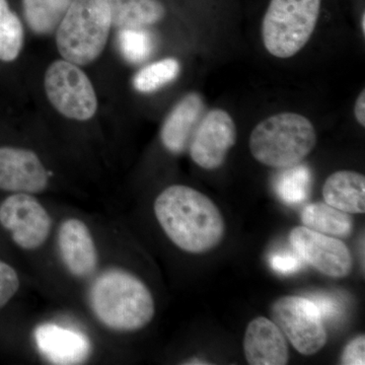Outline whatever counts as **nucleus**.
<instances>
[{
    "label": "nucleus",
    "instance_id": "nucleus-29",
    "mask_svg": "<svg viewBox=\"0 0 365 365\" xmlns=\"http://www.w3.org/2000/svg\"><path fill=\"white\" fill-rule=\"evenodd\" d=\"M361 21H362V32H364V34H365V14H362Z\"/></svg>",
    "mask_w": 365,
    "mask_h": 365
},
{
    "label": "nucleus",
    "instance_id": "nucleus-20",
    "mask_svg": "<svg viewBox=\"0 0 365 365\" xmlns=\"http://www.w3.org/2000/svg\"><path fill=\"white\" fill-rule=\"evenodd\" d=\"M25 45V28L7 0H0V62L13 63Z\"/></svg>",
    "mask_w": 365,
    "mask_h": 365
},
{
    "label": "nucleus",
    "instance_id": "nucleus-13",
    "mask_svg": "<svg viewBox=\"0 0 365 365\" xmlns=\"http://www.w3.org/2000/svg\"><path fill=\"white\" fill-rule=\"evenodd\" d=\"M244 350L251 365H284L289 360L285 336L273 321L264 317L254 319L247 327Z\"/></svg>",
    "mask_w": 365,
    "mask_h": 365
},
{
    "label": "nucleus",
    "instance_id": "nucleus-26",
    "mask_svg": "<svg viewBox=\"0 0 365 365\" xmlns=\"http://www.w3.org/2000/svg\"><path fill=\"white\" fill-rule=\"evenodd\" d=\"M270 266L276 273L289 275V274L299 272L304 266V260L294 250V251H278L271 255Z\"/></svg>",
    "mask_w": 365,
    "mask_h": 365
},
{
    "label": "nucleus",
    "instance_id": "nucleus-25",
    "mask_svg": "<svg viewBox=\"0 0 365 365\" xmlns=\"http://www.w3.org/2000/svg\"><path fill=\"white\" fill-rule=\"evenodd\" d=\"M20 288L18 273L6 262L0 261V309L6 306Z\"/></svg>",
    "mask_w": 365,
    "mask_h": 365
},
{
    "label": "nucleus",
    "instance_id": "nucleus-6",
    "mask_svg": "<svg viewBox=\"0 0 365 365\" xmlns=\"http://www.w3.org/2000/svg\"><path fill=\"white\" fill-rule=\"evenodd\" d=\"M44 88L50 104L67 119L88 121L98 111L97 93L91 79L81 66L66 59L48 67Z\"/></svg>",
    "mask_w": 365,
    "mask_h": 365
},
{
    "label": "nucleus",
    "instance_id": "nucleus-11",
    "mask_svg": "<svg viewBox=\"0 0 365 365\" xmlns=\"http://www.w3.org/2000/svg\"><path fill=\"white\" fill-rule=\"evenodd\" d=\"M49 175L37 153L26 148L0 146V189L11 193H42Z\"/></svg>",
    "mask_w": 365,
    "mask_h": 365
},
{
    "label": "nucleus",
    "instance_id": "nucleus-27",
    "mask_svg": "<svg viewBox=\"0 0 365 365\" xmlns=\"http://www.w3.org/2000/svg\"><path fill=\"white\" fill-rule=\"evenodd\" d=\"M365 338L359 336L350 341L346 346L341 356V364L364 365L365 364Z\"/></svg>",
    "mask_w": 365,
    "mask_h": 365
},
{
    "label": "nucleus",
    "instance_id": "nucleus-2",
    "mask_svg": "<svg viewBox=\"0 0 365 365\" xmlns=\"http://www.w3.org/2000/svg\"><path fill=\"white\" fill-rule=\"evenodd\" d=\"M96 318L111 330L134 332L150 323L155 300L148 287L134 274L109 269L98 276L88 294Z\"/></svg>",
    "mask_w": 365,
    "mask_h": 365
},
{
    "label": "nucleus",
    "instance_id": "nucleus-16",
    "mask_svg": "<svg viewBox=\"0 0 365 365\" xmlns=\"http://www.w3.org/2000/svg\"><path fill=\"white\" fill-rule=\"evenodd\" d=\"M326 203L349 215L365 212V178L353 170H339L326 180L323 187Z\"/></svg>",
    "mask_w": 365,
    "mask_h": 365
},
{
    "label": "nucleus",
    "instance_id": "nucleus-12",
    "mask_svg": "<svg viewBox=\"0 0 365 365\" xmlns=\"http://www.w3.org/2000/svg\"><path fill=\"white\" fill-rule=\"evenodd\" d=\"M60 258L74 277H90L97 270L98 254L90 228L78 218L62 222L58 232Z\"/></svg>",
    "mask_w": 365,
    "mask_h": 365
},
{
    "label": "nucleus",
    "instance_id": "nucleus-7",
    "mask_svg": "<svg viewBox=\"0 0 365 365\" xmlns=\"http://www.w3.org/2000/svg\"><path fill=\"white\" fill-rule=\"evenodd\" d=\"M271 314L274 323L300 354H316L328 342L323 319L307 297H280L274 302Z\"/></svg>",
    "mask_w": 365,
    "mask_h": 365
},
{
    "label": "nucleus",
    "instance_id": "nucleus-28",
    "mask_svg": "<svg viewBox=\"0 0 365 365\" xmlns=\"http://www.w3.org/2000/svg\"><path fill=\"white\" fill-rule=\"evenodd\" d=\"M355 117L362 127L365 126V91H361L354 105Z\"/></svg>",
    "mask_w": 365,
    "mask_h": 365
},
{
    "label": "nucleus",
    "instance_id": "nucleus-22",
    "mask_svg": "<svg viewBox=\"0 0 365 365\" xmlns=\"http://www.w3.org/2000/svg\"><path fill=\"white\" fill-rule=\"evenodd\" d=\"M181 71L180 62L175 58H165L148 64L137 72L133 86L141 93H155L173 83Z\"/></svg>",
    "mask_w": 365,
    "mask_h": 365
},
{
    "label": "nucleus",
    "instance_id": "nucleus-19",
    "mask_svg": "<svg viewBox=\"0 0 365 365\" xmlns=\"http://www.w3.org/2000/svg\"><path fill=\"white\" fill-rule=\"evenodd\" d=\"M74 0H21L26 25L33 33L47 36L56 31Z\"/></svg>",
    "mask_w": 365,
    "mask_h": 365
},
{
    "label": "nucleus",
    "instance_id": "nucleus-17",
    "mask_svg": "<svg viewBox=\"0 0 365 365\" xmlns=\"http://www.w3.org/2000/svg\"><path fill=\"white\" fill-rule=\"evenodd\" d=\"M112 28L141 29L155 25L165 16L160 0H107Z\"/></svg>",
    "mask_w": 365,
    "mask_h": 365
},
{
    "label": "nucleus",
    "instance_id": "nucleus-24",
    "mask_svg": "<svg viewBox=\"0 0 365 365\" xmlns=\"http://www.w3.org/2000/svg\"><path fill=\"white\" fill-rule=\"evenodd\" d=\"M307 299L314 302L323 321L337 323L344 317L345 306L337 295L317 292L309 295Z\"/></svg>",
    "mask_w": 365,
    "mask_h": 365
},
{
    "label": "nucleus",
    "instance_id": "nucleus-8",
    "mask_svg": "<svg viewBox=\"0 0 365 365\" xmlns=\"http://www.w3.org/2000/svg\"><path fill=\"white\" fill-rule=\"evenodd\" d=\"M0 225L11 232L16 246L33 251L47 241L52 220L32 194L14 193L0 204Z\"/></svg>",
    "mask_w": 365,
    "mask_h": 365
},
{
    "label": "nucleus",
    "instance_id": "nucleus-18",
    "mask_svg": "<svg viewBox=\"0 0 365 365\" xmlns=\"http://www.w3.org/2000/svg\"><path fill=\"white\" fill-rule=\"evenodd\" d=\"M302 222L304 227L331 237H348L354 227L349 213L323 202L307 205L302 212Z\"/></svg>",
    "mask_w": 365,
    "mask_h": 365
},
{
    "label": "nucleus",
    "instance_id": "nucleus-9",
    "mask_svg": "<svg viewBox=\"0 0 365 365\" xmlns=\"http://www.w3.org/2000/svg\"><path fill=\"white\" fill-rule=\"evenodd\" d=\"M235 143L237 127L234 119L225 110H211L204 115L192 136L190 155L202 169H218Z\"/></svg>",
    "mask_w": 365,
    "mask_h": 365
},
{
    "label": "nucleus",
    "instance_id": "nucleus-5",
    "mask_svg": "<svg viewBox=\"0 0 365 365\" xmlns=\"http://www.w3.org/2000/svg\"><path fill=\"white\" fill-rule=\"evenodd\" d=\"M321 0H271L262 23V39L277 58H290L311 39Z\"/></svg>",
    "mask_w": 365,
    "mask_h": 365
},
{
    "label": "nucleus",
    "instance_id": "nucleus-14",
    "mask_svg": "<svg viewBox=\"0 0 365 365\" xmlns=\"http://www.w3.org/2000/svg\"><path fill=\"white\" fill-rule=\"evenodd\" d=\"M34 335L38 349L52 364H78L90 356V340L78 331L44 324Z\"/></svg>",
    "mask_w": 365,
    "mask_h": 365
},
{
    "label": "nucleus",
    "instance_id": "nucleus-1",
    "mask_svg": "<svg viewBox=\"0 0 365 365\" xmlns=\"http://www.w3.org/2000/svg\"><path fill=\"white\" fill-rule=\"evenodd\" d=\"M153 208L165 234L182 251L206 253L216 248L225 237V220L220 209L191 187H168L157 197Z\"/></svg>",
    "mask_w": 365,
    "mask_h": 365
},
{
    "label": "nucleus",
    "instance_id": "nucleus-3",
    "mask_svg": "<svg viewBox=\"0 0 365 365\" xmlns=\"http://www.w3.org/2000/svg\"><path fill=\"white\" fill-rule=\"evenodd\" d=\"M316 143V129L307 117L297 113H281L255 127L249 146L259 163L285 169L302 163Z\"/></svg>",
    "mask_w": 365,
    "mask_h": 365
},
{
    "label": "nucleus",
    "instance_id": "nucleus-4",
    "mask_svg": "<svg viewBox=\"0 0 365 365\" xmlns=\"http://www.w3.org/2000/svg\"><path fill=\"white\" fill-rule=\"evenodd\" d=\"M112 29L107 0H74L56 29L62 58L88 66L104 51Z\"/></svg>",
    "mask_w": 365,
    "mask_h": 365
},
{
    "label": "nucleus",
    "instance_id": "nucleus-15",
    "mask_svg": "<svg viewBox=\"0 0 365 365\" xmlns=\"http://www.w3.org/2000/svg\"><path fill=\"white\" fill-rule=\"evenodd\" d=\"M204 110L203 98L197 93H190L177 103L165 118L160 130V139L165 150L180 155L189 148Z\"/></svg>",
    "mask_w": 365,
    "mask_h": 365
},
{
    "label": "nucleus",
    "instance_id": "nucleus-10",
    "mask_svg": "<svg viewBox=\"0 0 365 365\" xmlns=\"http://www.w3.org/2000/svg\"><path fill=\"white\" fill-rule=\"evenodd\" d=\"M289 242L302 260L319 272L333 278L346 277L351 272V254L337 237L297 227L290 232Z\"/></svg>",
    "mask_w": 365,
    "mask_h": 365
},
{
    "label": "nucleus",
    "instance_id": "nucleus-23",
    "mask_svg": "<svg viewBox=\"0 0 365 365\" xmlns=\"http://www.w3.org/2000/svg\"><path fill=\"white\" fill-rule=\"evenodd\" d=\"M118 43L122 56L133 64L143 63L150 58L155 49L153 35L146 28L119 30Z\"/></svg>",
    "mask_w": 365,
    "mask_h": 365
},
{
    "label": "nucleus",
    "instance_id": "nucleus-21",
    "mask_svg": "<svg viewBox=\"0 0 365 365\" xmlns=\"http://www.w3.org/2000/svg\"><path fill=\"white\" fill-rule=\"evenodd\" d=\"M313 186V175L307 165H297L285 168L276 177L274 187L281 201L297 205L306 201Z\"/></svg>",
    "mask_w": 365,
    "mask_h": 365
}]
</instances>
